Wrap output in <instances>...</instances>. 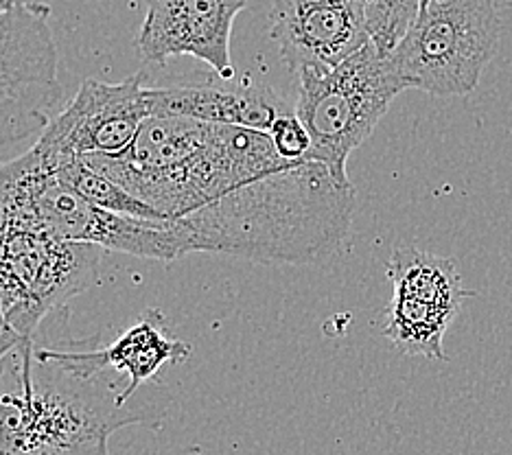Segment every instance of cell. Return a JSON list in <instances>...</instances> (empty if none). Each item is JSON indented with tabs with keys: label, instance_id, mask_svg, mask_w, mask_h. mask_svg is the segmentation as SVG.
<instances>
[{
	"label": "cell",
	"instance_id": "19",
	"mask_svg": "<svg viewBox=\"0 0 512 455\" xmlns=\"http://www.w3.org/2000/svg\"><path fill=\"white\" fill-rule=\"evenodd\" d=\"M38 3H44V0H0V11H11V9L38 5Z\"/></svg>",
	"mask_w": 512,
	"mask_h": 455
},
{
	"label": "cell",
	"instance_id": "14",
	"mask_svg": "<svg viewBox=\"0 0 512 455\" xmlns=\"http://www.w3.org/2000/svg\"><path fill=\"white\" fill-rule=\"evenodd\" d=\"M151 116H184L204 123L237 125L270 132L278 116L294 108L267 86L241 81L230 84H189L169 88H147Z\"/></svg>",
	"mask_w": 512,
	"mask_h": 455
},
{
	"label": "cell",
	"instance_id": "13",
	"mask_svg": "<svg viewBox=\"0 0 512 455\" xmlns=\"http://www.w3.org/2000/svg\"><path fill=\"white\" fill-rule=\"evenodd\" d=\"M97 342L99 335L75 340L71 331H66L60 340V353L68 364L86 372L114 370L127 377L125 401H132L134 394L167 364H180L191 357V346L169 335L165 315L158 309H145L141 318L112 344L99 348Z\"/></svg>",
	"mask_w": 512,
	"mask_h": 455
},
{
	"label": "cell",
	"instance_id": "12",
	"mask_svg": "<svg viewBox=\"0 0 512 455\" xmlns=\"http://www.w3.org/2000/svg\"><path fill=\"white\" fill-rule=\"evenodd\" d=\"M272 40L294 75L329 70L370 42L362 0H274Z\"/></svg>",
	"mask_w": 512,
	"mask_h": 455
},
{
	"label": "cell",
	"instance_id": "3",
	"mask_svg": "<svg viewBox=\"0 0 512 455\" xmlns=\"http://www.w3.org/2000/svg\"><path fill=\"white\" fill-rule=\"evenodd\" d=\"M103 173L165 219L191 215L243 184L292 169L267 132L151 116L123 156H86Z\"/></svg>",
	"mask_w": 512,
	"mask_h": 455
},
{
	"label": "cell",
	"instance_id": "16",
	"mask_svg": "<svg viewBox=\"0 0 512 455\" xmlns=\"http://www.w3.org/2000/svg\"><path fill=\"white\" fill-rule=\"evenodd\" d=\"M362 3L368 38L383 57H388L410 31L421 9V0H362Z\"/></svg>",
	"mask_w": 512,
	"mask_h": 455
},
{
	"label": "cell",
	"instance_id": "15",
	"mask_svg": "<svg viewBox=\"0 0 512 455\" xmlns=\"http://www.w3.org/2000/svg\"><path fill=\"white\" fill-rule=\"evenodd\" d=\"M36 149L40 154H44L46 160H49L51 171L57 175V178L66 182L68 186H73L77 193L84 195L92 204L112 210V213H119V215H130V217H141V219H165L158 210L147 206L132 193H127L123 186H119L110 178H106L103 173L86 165L84 158L46 154V151H42L40 147Z\"/></svg>",
	"mask_w": 512,
	"mask_h": 455
},
{
	"label": "cell",
	"instance_id": "17",
	"mask_svg": "<svg viewBox=\"0 0 512 455\" xmlns=\"http://www.w3.org/2000/svg\"><path fill=\"white\" fill-rule=\"evenodd\" d=\"M267 134L272 136L276 151L285 160H292V162L307 160V154L311 149V138L294 110L283 114V116H278L272 125V130Z\"/></svg>",
	"mask_w": 512,
	"mask_h": 455
},
{
	"label": "cell",
	"instance_id": "9",
	"mask_svg": "<svg viewBox=\"0 0 512 455\" xmlns=\"http://www.w3.org/2000/svg\"><path fill=\"white\" fill-rule=\"evenodd\" d=\"M388 278L392 300L383 335L403 355L445 361L442 340L460 313L462 298L469 296L456 259H442L407 245L392 252Z\"/></svg>",
	"mask_w": 512,
	"mask_h": 455
},
{
	"label": "cell",
	"instance_id": "5",
	"mask_svg": "<svg viewBox=\"0 0 512 455\" xmlns=\"http://www.w3.org/2000/svg\"><path fill=\"white\" fill-rule=\"evenodd\" d=\"M296 77L294 112L311 138L307 160L351 184L348 158L377 130L405 86L372 42L329 70H302Z\"/></svg>",
	"mask_w": 512,
	"mask_h": 455
},
{
	"label": "cell",
	"instance_id": "8",
	"mask_svg": "<svg viewBox=\"0 0 512 455\" xmlns=\"http://www.w3.org/2000/svg\"><path fill=\"white\" fill-rule=\"evenodd\" d=\"M51 5L0 11V147L42 134L62 101Z\"/></svg>",
	"mask_w": 512,
	"mask_h": 455
},
{
	"label": "cell",
	"instance_id": "10",
	"mask_svg": "<svg viewBox=\"0 0 512 455\" xmlns=\"http://www.w3.org/2000/svg\"><path fill=\"white\" fill-rule=\"evenodd\" d=\"M145 73L119 84L88 79L46 125L36 147L62 156H123L151 119Z\"/></svg>",
	"mask_w": 512,
	"mask_h": 455
},
{
	"label": "cell",
	"instance_id": "1",
	"mask_svg": "<svg viewBox=\"0 0 512 455\" xmlns=\"http://www.w3.org/2000/svg\"><path fill=\"white\" fill-rule=\"evenodd\" d=\"M68 307L0 361V455H110L114 431L145 423L125 401L127 377L86 372L62 357Z\"/></svg>",
	"mask_w": 512,
	"mask_h": 455
},
{
	"label": "cell",
	"instance_id": "7",
	"mask_svg": "<svg viewBox=\"0 0 512 455\" xmlns=\"http://www.w3.org/2000/svg\"><path fill=\"white\" fill-rule=\"evenodd\" d=\"M502 38L493 0H421V9L388 62L405 90L434 97L469 95Z\"/></svg>",
	"mask_w": 512,
	"mask_h": 455
},
{
	"label": "cell",
	"instance_id": "2",
	"mask_svg": "<svg viewBox=\"0 0 512 455\" xmlns=\"http://www.w3.org/2000/svg\"><path fill=\"white\" fill-rule=\"evenodd\" d=\"M357 195L320 162L265 175L176 221L189 254L307 265L333 254L353 226Z\"/></svg>",
	"mask_w": 512,
	"mask_h": 455
},
{
	"label": "cell",
	"instance_id": "20",
	"mask_svg": "<svg viewBox=\"0 0 512 455\" xmlns=\"http://www.w3.org/2000/svg\"><path fill=\"white\" fill-rule=\"evenodd\" d=\"M506 3H508V5H510V7H512V0H506Z\"/></svg>",
	"mask_w": 512,
	"mask_h": 455
},
{
	"label": "cell",
	"instance_id": "11",
	"mask_svg": "<svg viewBox=\"0 0 512 455\" xmlns=\"http://www.w3.org/2000/svg\"><path fill=\"white\" fill-rule=\"evenodd\" d=\"M246 5L248 0H147L136 49L154 64L195 57L230 79L232 25Z\"/></svg>",
	"mask_w": 512,
	"mask_h": 455
},
{
	"label": "cell",
	"instance_id": "6",
	"mask_svg": "<svg viewBox=\"0 0 512 455\" xmlns=\"http://www.w3.org/2000/svg\"><path fill=\"white\" fill-rule=\"evenodd\" d=\"M101 252L57 239L0 206V333L36 337L49 315L95 285Z\"/></svg>",
	"mask_w": 512,
	"mask_h": 455
},
{
	"label": "cell",
	"instance_id": "4",
	"mask_svg": "<svg viewBox=\"0 0 512 455\" xmlns=\"http://www.w3.org/2000/svg\"><path fill=\"white\" fill-rule=\"evenodd\" d=\"M0 206L64 241L162 263L189 254L176 221L119 215L92 204L57 178L36 147L0 165Z\"/></svg>",
	"mask_w": 512,
	"mask_h": 455
},
{
	"label": "cell",
	"instance_id": "18",
	"mask_svg": "<svg viewBox=\"0 0 512 455\" xmlns=\"http://www.w3.org/2000/svg\"><path fill=\"white\" fill-rule=\"evenodd\" d=\"M20 342H22V340H18V337H14V335L0 333V361H3Z\"/></svg>",
	"mask_w": 512,
	"mask_h": 455
}]
</instances>
